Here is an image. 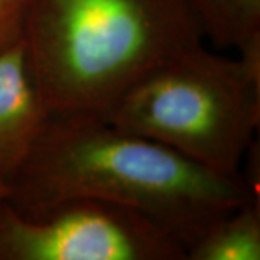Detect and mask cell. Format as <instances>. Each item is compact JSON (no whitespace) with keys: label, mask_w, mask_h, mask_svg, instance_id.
<instances>
[{"label":"cell","mask_w":260,"mask_h":260,"mask_svg":"<svg viewBox=\"0 0 260 260\" xmlns=\"http://www.w3.org/2000/svg\"><path fill=\"white\" fill-rule=\"evenodd\" d=\"M67 198H91L138 211L185 249L247 201L260 203L242 175L229 177L156 140L103 117L51 116L6 200L34 211Z\"/></svg>","instance_id":"1"},{"label":"cell","mask_w":260,"mask_h":260,"mask_svg":"<svg viewBox=\"0 0 260 260\" xmlns=\"http://www.w3.org/2000/svg\"><path fill=\"white\" fill-rule=\"evenodd\" d=\"M203 37L186 0H30L23 25L48 110L62 117H104Z\"/></svg>","instance_id":"2"},{"label":"cell","mask_w":260,"mask_h":260,"mask_svg":"<svg viewBox=\"0 0 260 260\" xmlns=\"http://www.w3.org/2000/svg\"><path fill=\"white\" fill-rule=\"evenodd\" d=\"M103 119L218 174L240 175L260 124V52L188 48L145 75Z\"/></svg>","instance_id":"3"},{"label":"cell","mask_w":260,"mask_h":260,"mask_svg":"<svg viewBox=\"0 0 260 260\" xmlns=\"http://www.w3.org/2000/svg\"><path fill=\"white\" fill-rule=\"evenodd\" d=\"M0 260H186L174 234L121 205L67 198L20 211L0 198Z\"/></svg>","instance_id":"4"},{"label":"cell","mask_w":260,"mask_h":260,"mask_svg":"<svg viewBox=\"0 0 260 260\" xmlns=\"http://www.w3.org/2000/svg\"><path fill=\"white\" fill-rule=\"evenodd\" d=\"M51 117L23 37L0 49V179L25 164Z\"/></svg>","instance_id":"5"},{"label":"cell","mask_w":260,"mask_h":260,"mask_svg":"<svg viewBox=\"0 0 260 260\" xmlns=\"http://www.w3.org/2000/svg\"><path fill=\"white\" fill-rule=\"evenodd\" d=\"M186 260H260V203L217 218L186 247Z\"/></svg>","instance_id":"6"},{"label":"cell","mask_w":260,"mask_h":260,"mask_svg":"<svg viewBox=\"0 0 260 260\" xmlns=\"http://www.w3.org/2000/svg\"><path fill=\"white\" fill-rule=\"evenodd\" d=\"M203 34L218 48L260 52V0H186Z\"/></svg>","instance_id":"7"},{"label":"cell","mask_w":260,"mask_h":260,"mask_svg":"<svg viewBox=\"0 0 260 260\" xmlns=\"http://www.w3.org/2000/svg\"><path fill=\"white\" fill-rule=\"evenodd\" d=\"M30 0H0V49L23 37Z\"/></svg>","instance_id":"8"},{"label":"cell","mask_w":260,"mask_h":260,"mask_svg":"<svg viewBox=\"0 0 260 260\" xmlns=\"http://www.w3.org/2000/svg\"><path fill=\"white\" fill-rule=\"evenodd\" d=\"M6 194H8V184L3 179H0V198L6 197Z\"/></svg>","instance_id":"9"}]
</instances>
